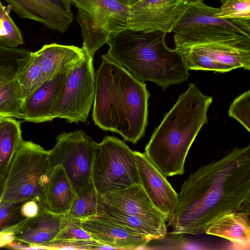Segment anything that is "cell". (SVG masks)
I'll return each instance as SVG.
<instances>
[{"instance_id":"obj_8","label":"cell","mask_w":250,"mask_h":250,"mask_svg":"<svg viewBox=\"0 0 250 250\" xmlns=\"http://www.w3.org/2000/svg\"><path fill=\"white\" fill-rule=\"evenodd\" d=\"M78 9L83 46L94 57L111 36L127 28L129 6L116 0H70Z\"/></svg>"},{"instance_id":"obj_34","label":"cell","mask_w":250,"mask_h":250,"mask_svg":"<svg viewBox=\"0 0 250 250\" xmlns=\"http://www.w3.org/2000/svg\"><path fill=\"white\" fill-rule=\"evenodd\" d=\"M41 209L39 203L31 200L22 203L21 208V213L24 218H30L37 215Z\"/></svg>"},{"instance_id":"obj_20","label":"cell","mask_w":250,"mask_h":250,"mask_svg":"<svg viewBox=\"0 0 250 250\" xmlns=\"http://www.w3.org/2000/svg\"><path fill=\"white\" fill-rule=\"evenodd\" d=\"M37 52L43 82L72 69L87 53L83 48L56 43L45 44Z\"/></svg>"},{"instance_id":"obj_18","label":"cell","mask_w":250,"mask_h":250,"mask_svg":"<svg viewBox=\"0 0 250 250\" xmlns=\"http://www.w3.org/2000/svg\"><path fill=\"white\" fill-rule=\"evenodd\" d=\"M19 17L39 21L61 33L73 21L72 13L63 10L50 0H4Z\"/></svg>"},{"instance_id":"obj_31","label":"cell","mask_w":250,"mask_h":250,"mask_svg":"<svg viewBox=\"0 0 250 250\" xmlns=\"http://www.w3.org/2000/svg\"><path fill=\"white\" fill-rule=\"evenodd\" d=\"M217 16L222 19H250V0H232L218 8Z\"/></svg>"},{"instance_id":"obj_23","label":"cell","mask_w":250,"mask_h":250,"mask_svg":"<svg viewBox=\"0 0 250 250\" xmlns=\"http://www.w3.org/2000/svg\"><path fill=\"white\" fill-rule=\"evenodd\" d=\"M15 72V66L0 65V117L21 118L22 99Z\"/></svg>"},{"instance_id":"obj_1","label":"cell","mask_w":250,"mask_h":250,"mask_svg":"<svg viewBox=\"0 0 250 250\" xmlns=\"http://www.w3.org/2000/svg\"><path fill=\"white\" fill-rule=\"evenodd\" d=\"M250 212V145L200 167L183 183L171 219L173 234L199 235L224 214Z\"/></svg>"},{"instance_id":"obj_11","label":"cell","mask_w":250,"mask_h":250,"mask_svg":"<svg viewBox=\"0 0 250 250\" xmlns=\"http://www.w3.org/2000/svg\"><path fill=\"white\" fill-rule=\"evenodd\" d=\"M218 8L201 1H188L173 27V33L208 34L233 32L250 38V19L219 18Z\"/></svg>"},{"instance_id":"obj_15","label":"cell","mask_w":250,"mask_h":250,"mask_svg":"<svg viewBox=\"0 0 250 250\" xmlns=\"http://www.w3.org/2000/svg\"><path fill=\"white\" fill-rule=\"evenodd\" d=\"M82 226L91 234L93 240L116 249H143L152 240L145 235L101 215L82 220Z\"/></svg>"},{"instance_id":"obj_35","label":"cell","mask_w":250,"mask_h":250,"mask_svg":"<svg viewBox=\"0 0 250 250\" xmlns=\"http://www.w3.org/2000/svg\"><path fill=\"white\" fill-rule=\"evenodd\" d=\"M13 241H15V238L12 232L7 230L0 231V247L7 246Z\"/></svg>"},{"instance_id":"obj_40","label":"cell","mask_w":250,"mask_h":250,"mask_svg":"<svg viewBox=\"0 0 250 250\" xmlns=\"http://www.w3.org/2000/svg\"></svg>"},{"instance_id":"obj_14","label":"cell","mask_w":250,"mask_h":250,"mask_svg":"<svg viewBox=\"0 0 250 250\" xmlns=\"http://www.w3.org/2000/svg\"><path fill=\"white\" fill-rule=\"evenodd\" d=\"M134 154L140 184L167 222H169L177 202L178 193L145 153L134 151Z\"/></svg>"},{"instance_id":"obj_29","label":"cell","mask_w":250,"mask_h":250,"mask_svg":"<svg viewBox=\"0 0 250 250\" xmlns=\"http://www.w3.org/2000/svg\"><path fill=\"white\" fill-rule=\"evenodd\" d=\"M229 116L239 122L248 131H250V90L244 92L230 104Z\"/></svg>"},{"instance_id":"obj_25","label":"cell","mask_w":250,"mask_h":250,"mask_svg":"<svg viewBox=\"0 0 250 250\" xmlns=\"http://www.w3.org/2000/svg\"><path fill=\"white\" fill-rule=\"evenodd\" d=\"M76 193L68 214L81 220L100 214L102 197L96 189L92 179Z\"/></svg>"},{"instance_id":"obj_6","label":"cell","mask_w":250,"mask_h":250,"mask_svg":"<svg viewBox=\"0 0 250 250\" xmlns=\"http://www.w3.org/2000/svg\"><path fill=\"white\" fill-rule=\"evenodd\" d=\"M50 150L31 141H24L13 158L4 179L0 203H42L43 188L51 168Z\"/></svg>"},{"instance_id":"obj_37","label":"cell","mask_w":250,"mask_h":250,"mask_svg":"<svg viewBox=\"0 0 250 250\" xmlns=\"http://www.w3.org/2000/svg\"><path fill=\"white\" fill-rule=\"evenodd\" d=\"M116 1L129 7L132 6L139 0H116Z\"/></svg>"},{"instance_id":"obj_30","label":"cell","mask_w":250,"mask_h":250,"mask_svg":"<svg viewBox=\"0 0 250 250\" xmlns=\"http://www.w3.org/2000/svg\"><path fill=\"white\" fill-rule=\"evenodd\" d=\"M42 246L47 250H104L105 244L96 240L55 239Z\"/></svg>"},{"instance_id":"obj_3","label":"cell","mask_w":250,"mask_h":250,"mask_svg":"<svg viewBox=\"0 0 250 250\" xmlns=\"http://www.w3.org/2000/svg\"><path fill=\"white\" fill-rule=\"evenodd\" d=\"M212 99L204 95L194 83H189L155 129L145 154L166 177L184 173L189 149L208 123Z\"/></svg>"},{"instance_id":"obj_24","label":"cell","mask_w":250,"mask_h":250,"mask_svg":"<svg viewBox=\"0 0 250 250\" xmlns=\"http://www.w3.org/2000/svg\"><path fill=\"white\" fill-rule=\"evenodd\" d=\"M15 77L20 88L22 101L44 83L40 60L37 51L31 52L17 60Z\"/></svg>"},{"instance_id":"obj_33","label":"cell","mask_w":250,"mask_h":250,"mask_svg":"<svg viewBox=\"0 0 250 250\" xmlns=\"http://www.w3.org/2000/svg\"><path fill=\"white\" fill-rule=\"evenodd\" d=\"M31 52L24 48H9L0 46V65L8 64L16 67L17 60Z\"/></svg>"},{"instance_id":"obj_38","label":"cell","mask_w":250,"mask_h":250,"mask_svg":"<svg viewBox=\"0 0 250 250\" xmlns=\"http://www.w3.org/2000/svg\"><path fill=\"white\" fill-rule=\"evenodd\" d=\"M231 0H220V1H221V5H223L229 1H231Z\"/></svg>"},{"instance_id":"obj_16","label":"cell","mask_w":250,"mask_h":250,"mask_svg":"<svg viewBox=\"0 0 250 250\" xmlns=\"http://www.w3.org/2000/svg\"><path fill=\"white\" fill-rule=\"evenodd\" d=\"M71 70L59 74L51 80L45 81L23 100L21 119L35 123L54 119V110Z\"/></svg>"},{"instance_id":"obj_12","label":"cell","mask_w":250,"mask_h":250,"mask_svg":"<svg viewBox=\"0 0 250 250\" xmlns=\"http://www.w3.org/2000/svg\"><path fill=\"white\" fill-rule=\"evenodd\" d=\"M187 0H140L129 7L128 28L144 33H171Z\"/></svg>"},{"instance_id":"obj_22","label":"cell","mask_w":250,"mask_h":250,"mask_svg":"<svg viewBox=\"0 0 250 250\" xmlns=\"http://www.w3.org/2000/svg\"><path fill=\"white\" fill-rule=\"evenodd\" d=\"M15 119L0 117V195L13 158L23 141L20 122Z\"/></svg>"},{"instance_id":"obj_28","label":"cell","mask_w":250,"mask_h":250,"mask_svg":"<svg viewBox=\"0 0 250 250\" xmlns=\"http://www.w3.org/2000/svg\"><path fill=\"white\" fill-rule=\"evenodd\" d=\"M56 239L82 240H93L90 233L82 226V220L64 214L61 230Z\"/></svg>"},{"instance_id":"obj_10","label":"cell","mask_w":250,"mask_h":250,"mask_svg":"<svg viewBox=\"0 0 250 250\" xmlns=\"http://www.w3.org/2000/svg\"><path fill=\"white\" fill-rule=\"evenodd\" d=\"M94 143L83 131L77 130L59 134L50 150L51 168L62 167L76 193L91 179Z\"/></svg>"},{"instance_id":"obj_13","label":"cell","mask_w":250,"mask_h":250,"mask_svg":"<svg viewBox=\"0 0 250 250\" xmlns=\"http://www.w3.org/2000/svg\"><path fill=\"white\" fill-rule=\"evenodd\" d=\"M102 197L108 205L141 219L167 235L165 216L155 206L140 184L104 193Z\"/></svg>"},{"instance_id":"obj_19","label":"cell","mask_w":250,"mask_h":250,"mask_svg":"<svg viewBox=\"0 0 250 250\" xmlns=\"http://www.w3.org/2000/svg\"><path fill=\"white\" fill-rule=\"evenodd\" d=\"M76 193L62 167H52L44 184L40 208L56 214L68 212Z\"/></svg>"},{"instance_id":"obj_21","label":"cell","mask_w":250,"mask_h":250,"mask_svg":"<svg viewBox=\"0 0 250 250\" xmlns=\"http://www.w3.org/2000/svg\"><path fill=\"white\" fill-rule=\"evenodd\" d=\"M250 212L226 213L213 222L205 233L230 241L235 249H250Z\"/></svg>"},{"instance_id":"obj_27","label":"cell","mask_w":250,"mask_h":250,"mask_svg":"<svg viewBox=\"0 0 250 250\" xmlns=\"http://www.w3.org/2000/svg\"><path fill=\"white\" fill-rule=\"evenodd\" d=\"M23 44L22 34L0 0V46L15 48Z\"/></svg>"},{"instance_id":"obj_17","label":"cell","mask_w":250,"mask_h":250,"mask_svg":"<svg viewBox=\"0 0 250 250\" xmlns=\"http://www.w3.org/2000/svg\"><path fill=\"white\" fill-rule=\"evenodd\" d=\"M63 216L41 209L35 216L24 218L5 230L13 233L15 241L42 245L56 238Z\"/></svg>"},{"instance_id":"obj_26","label":"cell","mask_w":250,"mask_h":250,"mask_svg":"<svg viewBox=\"0 0 250 250\" xmlns=\"http://www.w3.org/2000/svg\"><path fill=\"white\" fill-rule=\"evenodd\" d=\"M101 215L108 220L137 231L153 240H161L166 235L155 227L136 216L129 215L111 207L103 200Z\"/></svg>"},{"instance_id":"obj_5","label":"cell","mask_w":250,"mask_h":250,"mask_svg":"<svg viewBox=\"0 0 250 250\" xmlns=\"http://www.w3.org/2000/svg\"><path fill=\"white\" fill-rule=\"evenodd\" d=\"M175 48L188 70L225 73L250 68V38L233 32L174 33Z\"/></svg>"},{"instance_id":"obj_39","label":"cell","mask_w":250,"mask_h":250,"mask_svg":"<svg viewBox=\"0 0 250 250\" xmlns=\"http://www.w3.org/2000/svg\"><path fill=\"white\" fill-rule=\"evenodd\" d=\"M188 1V0H194V1H203V0H187Z\"/></svg>"},{"instance_id":"obj_4","label":"cell","mask_w":250,"mask_h":250,"mask_svg":"<svg viewBox=\"0 0 250 250\" xmlns=\"http://www.w3.org/2000/svg\"><path fill=\"white\" fill-rule=\"evenodd\" d=\"M166 34L127 28L111 36L105 55L139 80L164 90L187 81L189 75L180 53L167 46Z\"/></svg>"},{"instance_id":"obj_36","label":"cell","mask_w":250,"mask_h":250,"mask_svg":"<svg viewBox=\"0 0 250 250\" xmlns=\"http://www.w3.org/2000/svg\"><path fill=\"white\" fill-rule=\"evenodd\" d=\"M59 7L65 12L71 14L70 0H50Z\"/></svg>"},{"instance_id":"obj_32","label":"cell","mask_w":250,"mask_h":250,"mask_svg":"<svg viewBox=\"0 0 250 250\" xmlns=\"http://www.w3.org/2000/svg\"><path fill=\"white\" fill-rule=\"evenodd\" d=\"M22 204L0 203V231L7 229L25 218L21 213Z\"/></svg>"},{"instance_id":"obj_9","label":"cell","mask_w":250,"mask_h":250,"mask_svg":"<svg viewBox=\"0 0 250 250\" xmlns=\"http://www.w3.org/2000/svg\"><path fill=\"white\" fill-rule=\"evenodd\" d=\"M93 59L87 53L70 71L54 110V118L69 123L87 121L95 92Z\"/></svg>"},{"instance_id":"obj_7","label":"cell","mask_w":250,"mask_h":250,"mask_svg":"<svg viewBox=\"0 0 250 250\" xmlns=\"http://www.w3.org/2000/svg\"><path fill=\"white\" fill-rule=\"evenodd\" d=\"M91 179L101 195L140 184L134 151L114 136L94 142Z\"/></svg>"},{"instance_id":"obj_2","label":"cell","mask_w":250,"mask_h":250,"mask_svg":"<svg viewBox=\"0 0 250 250\" xmlns=\"http://www.w3.org/2000/svg\"><path fill=\"white\" fill-rule=\"evenodd\" d=\"M95 74L92 117L104 131L119 134L133 144L144 136L150 96L145 83L105 54Z\"/></svg>"}]
</instances>
